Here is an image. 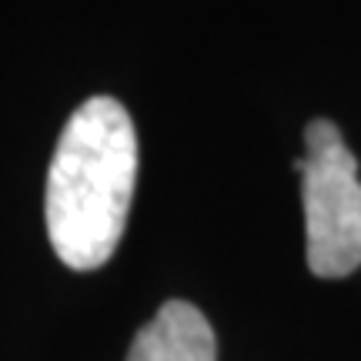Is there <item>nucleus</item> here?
<instances>
[{
    "label": "nucleus",
    "mask_w": 361,
    "mask_h": 361,
    "mask_svg": "<svg viewBox=\"0 0 361 361\" xmlns=\"http://www.w3.org/2000/svg\"><path fill=\"white\" fill-rule=\"evenodd\" d=\"M137 180V134L124 104L90 97L71 114L47 171V234L74 271H94L117 251Z\"/></svg>",
    "instance_id": "1"
},
{
    "label": "nucleus",
    "mask_w": 361,
    "mask_h": 361,
    "mask_svg": "<svg viewBox=\"0 0 361 361\" xmlns=\"http://www.w3.org/2000/svg\"><path fill=\"white\" fill-rule=\"evenodd\" d=\"M308 154L298 157L308 268L318 278H348L361 268V180L358 157L348 151L341 128L314 117L305 128Z\"/></svg>",
    "instance_id": "2"
},
{
    "label": "nucleus",
    "mask_w": 361,
    "mask_h": 361,
    "mask_svg": "<svg viewBox=\"0 0 361 361\" xmlns=\"http://www.w3.org/2000/svg\"><path fill=\"white\" fill-rule=\"evenodd\" d=\"M128 361H218L214 328L191 301H164L134 335Z\"/></svg>",
    "instance_id": "3"
}]
</instances>
